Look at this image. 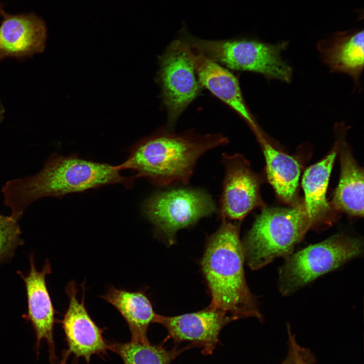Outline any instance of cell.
<instances>
[{
	"label": "cell",
	"mask_w": 364,
	"mask_h": 364,
	"mask_svg": "<svg viewBox=\"0 0 364 364\" xmlns=\"http://www.w3.org/2000/svg\"><path fill=\"white\" fill-rule=\"evenodd\" d=\"M120 165L113 166L77 156H52L35 175L12 180L2 189L10 215L18 220L30 204L45 197H60L109 184L130 186L131 178L122 176Z\"/></svg>",
	"instance_id": "cell-1"
},
{
	"label": "cell",
	"mask_w": 364,
	"mask_h": 364,
	"mask_svg": "<svg viewBox=\"0 0 364 364\" xmlns=\"http://www.w3.org/2000/svg\"><path fill=\"white\" fill-rule=\"evenodd\" d=\"M208 240L201 261L211 296L208 307L226 312L237 320L262 319L256 299L247 285L245 260L240 238V225L224 218Z\"/></svg>",
	"instance_id": "cell-2"
},
{
	"label": "cell",
	"mask_w": 364,
	"mask_h": 364,
	"mask_svg": "<svg viewBox=\"0 0 364 364\" xmlns=\"http://www.w3.org/2000/svg\"><path fill=\"white\" fill-rule=\"evenodd\" d=\"M228 143L221 133H163L135 146L120 166L135 170L138 176L158 186L187 185L198 159L207 151Z\"/></svg>",
	"instance_id": "cell-3"
},
{
	"label": "cell",
	"mask_w": 364,
	"mask_h": 364,
	"mask_svg": "<svg viewBox=\"0 0 364 364\" xmlns=\"http://www.w3.org/2000/svg\"><path fill=\"white\" fill-rule=\"evenodd\" d=\"M313 226L304 205L263 209L242 243L248 265L257 270L277 257L287 258Z\"/></svg>",
	"instance_id": "cell-4"
},
{
	"label": "cell",
	"mask_w": 364,
	"mask_h": 364,
	"mask_svg": "<svg viewBox=\"0 0 364 364\" xmlns=\"http://www.w3.org/2000/svg\"><path fill=\"white\" fill-rule=\"evenodd\" d=\"M183 39L192 49L231 69L259 73L268 80H292V68L281 56L287 41L272 44L248 39L210 40L186 33Z\"/></svg>",
	"instance_id": "cell-5"
},
{
	"label": "cell",
	"mask_w": 364,
	"mask_h": 364,
	"mask_svg": "<svg viewBox=\"0 0 364 364\" xmlns=\"http://www.w3.org/2000/svg\"><path fill=\"white\" fill-rule=\"evenodd\" d=\"M362 249V242L359 239L338 235L291 254L279 269L280 292L284 296L291 295L359 256Z\"/></svg>",
	"instance_id": "cell-6"
},
{
	"label": "cell",
	"mask_w": 364,
	"mask_h": 364,
	"mask_svg": "<svg viewBox=\"0 0 364 364\" xmlns=\"http://www.w3.org/2000/svg\"><path fill=\"white\" fill-rule=\"evenodd\" d=\"M216 210L214 201L205 191L188 188L158 193L145 205L146 215L169 244L174 243L178 231L194 225Z\"/></svg>",
	"instance_id": "cell-7"
},
{
	"label": "cell",
	"mask_w": 364,
	"mask_h": 364,
	"mask_svg": "<svg viewBox=\"0 0 364 364\" xmlns=\"http://www.w3.org/2000/svg\"><path fill=\"white\" fill-rule=\"evenodd\" d=\"M162 98L173 127L181 113L200 94L201 85L190 48L184 39L173 41L160 60Z\"/></svg>",
	"instance_id": "cell-8"
},
{
	"label": "cell",
	"mask_w": 364,
	"mask_h": 364,
	"mask_svg": "<svg viewBox=\"0 0 364 364\" xmlns=\"http://www.w3.org/2000/svg\"><path fill=\"white\" fill-rule=\"evenodd\" d=\"M66 292L69 304L60 323L67 347L62 352L60 364H67L71 355L73 356V364H77L80 358H83L87 364H89L94 355L102 358L107 355L108 343L103 338V330L96 325L86 310L84 290L81 301L77 298V288L74 281L67 284Z\"/></svg>",
	"instance_id": "cell-9"
},
{
	"label": "cell",
	"mask_w": 364,
	"mask_h": 364,
	"mask_svg": "<svg viewBox=\"0 0 364 364\" xmlns=\"http://www.w3.org/2000/svg\"><path fill=\"white\" fill-rule=\"evenodd\" d=\"M225 175L219 201V215L240 221L260 204V182L247 160L240 154H222Z\"/></svg>",
	"instance_id": "cell-10"
},
{
	"label": "cell",
	"mask_w": 364,
	"mask_h": 364,
	"mask_svg": "<svg viewBox=\"0 0 364 364\" xmlns=\"http://www.w3.org/2000/svg\"><path fill=\"white\" fill-rule=\"evenodd\" d=\"M236 320L226 312L208 306L199 311L177 316L156 314L153 323L164 326L168 338L175 343L190 341L194 346L201 348L203 354L208 355L217 344L222 329Z\"/></svg>",
	"instance_id": "cell-11"
},
{
	"label": "cell",
	"mask_w": 364,
	"mask_h": 364,
	"mask_svg": "<svg viewBox=\"0 0 364 364\" xmlns=\"http://www.w3.org/2000/svg\"><path fill=\"white\" fill-rule=\"evenodd\" d=\"M30 270L24 276L20 271L18 275L24 281L27 299V312L23 317L31 324L36 336L35 350L38 354L41 342L45 339L48 345L49 360L51 364H59L56 355L54 339V326L55 311L50 296L46 281L47 275L52 269L48 259L45 261L42 269L35 267L33 255L29 257Z\"/></svg>",
	"instance_id": "cell-12"
},
{
	"label": "cell",
	"mask_w": 364,
	"mask_h": 364,
	"mask_svg": "<svg viewBox=\"0 0 364 364\" xmlns=\"http://www.w3.org/2000/svg\"><path fill=\"white\" fill-rule=\"evenodd\" d=\"M190 49L201 85L235 111L247 123L256 137L263 134L244 100L237 77L222 65Z\"/></svg>",
	"instance_id": "cell-13"
},
{
	"label": "cell",
	"mask_w": 364,
	"mask_h": 364,
	"mask_svg": "<svg viewBox=\"0 0 364 364\" xmlns=\"http://www.w3.org/2000/svg\"><path fill=\"white\" fill-rule=\"evenodd\" d=\"M0 25V61L7 57L24 58L42 53L47 28L44 21L33 12L7 14Z\"/></svg>",
	"instance_id": "cell-14"
},
{
	"label": "cell",
	"mask_w": 364,
	"mask_h": 364,
	"mask_svg": "<svg viewBox=\"0 0 364 364\" xmlns=\"http://www.w3.org/2000/svg\"><path fill=\"white\" fill-rule=\"evenodd\" d=\"M320 57L331 72L345 73L360 85L364 66L363 31H347L335 34L317 45Z\"/></svg>",
	"instance_id": "cell-15"
},
{
	"label": "cell",
	"mask_w": 364,
	"mask_h": 364,
	"mask_svg": "<svg viewBox=\"0 0 364 364\" xmlns=\"http://www.w3.org/2000/svg\"><path fill=\"white\" fill-rule=\"evenodd\" d=\"M112 304L123 316L129 329L131 340L148 343V329L156 313L152 304L142 291L131 292L110 287L101 297Z\"/></svg>",
	"instance_id": "cell-16"
},
{
	"label": "cell",
	"mask_w": 364,
	"mask_h": 364,
	"mask_svg": "<svg viewBox=\"0 0 364 364\" xmlns=\"http://www.w3.org/2000/svg\"><path fill=\"white\" fill-rule=\"evenodd\" d=\"M266 161L267 179L276 193L285 202L291 203L295 198L300 169L292 157L274 148L264 134L258 138Z\"/></svg>",
	"instance_id": "cell-17"
},
{
	"label": "cell",
	"mask_w": 364,
	"mask_h": 364,
	"mask_svg": "<svg viewBox=\"0 0 364 364\" xmlns=\"http://www.w3.org/2000/svg\"><path fill=\"white\" fill-rule=\"evenodd\" d=\"M336 156V152L333 151L321 161L309 166L303 176L304 205L313 225L324 218L329 208L326 194Z\"/></svg>",
	"instance_id": "cell-18"
},
{
	"label": "cell",
	"mask_w": 364,
	"mask_h": 364,
	"mask_svg": "<svg viewBox=\"0 0 364 364\" xmlns=\"http://www.w3.org/2000/svg\"><path fill=\"white\" fill-rule=\"evenodd\" d=\"M341 175L333 204L340 210L358 216L363 214V172L347 151L341 155Z\"/></svg>",
	"instance_id": "cell-19"
},
{
	"label": "cell",
	"mask_w": 364,
	"mask_h": 364,
	"mask_svg": "<svg viewBox=\"0 0 364 364\" xmlns=\"http://www.w3.org/2000/svg\"><path fill=\"white\" fill-rule=\"evenodd\" d=\"M109 350L120 357L124 364H170L183 352L194 347L192 344L167 350L162 344H153L131 340L108 343Z\"/></svg>",
	"instance_id": "cell-20"
},
{
	"label": "cell",
	"mask_w": 364,
	"mask_h": 364,
	"mask_svg": "<svg viewBox=\"0 0 364 364\" xmlns=\"http://www.w3.org/2000/svg\"><path fill=\"white\" fill-rule=\"evenodd\" d=\"M17 220L0 215V260L10 255L21 244Z\"/></svg>",
	"instance_id": "cell-21"
},
{
	"label": "cell",
	"mask_w": 364,
	"mask_h": 364,
	"mask_svg": "<svg viewBox=\"0 0 364 364\" xmlns=\"http://www.w3.org/2000/svg\"><path fill=\"white\" fill-rule=\"evenodd\" d=\"M288 328L289 334V347L291 349L294 358L295 364H309L306 359L302 348L297 344L295 336L290 331L289 327Z\"/></svg>",
	"instance_id": "cell-22"
},
{
	"label": "cell",
	"mask_w": 364,
	"mask_h": 364,
	"mask_svg": "<svg viewBox=\"0 0 364 364\" xmlns=\"http://www.w3.org/2000/svg\"><path fill=\"white\" fill-rule=\"evenodd\" d=\"M289 348L288 355L282 364H295L293 352L289 347Z\"/></svg>",
	"instance_id": "cell-23"
},
{
	"label": "cell",
	"mask_w": 364,
	"mask_h": 364,
	"mask_svg": "<svg viewBox=\"0 0 364 364\" xmlns=\"http://www.w3.org/2000/svg\"><path fill=\"white\" fill-rule=\"evenodd\" d=\"M4 114L5 109L2 102L0 101V123H1L4 117Z\"/></svg>",
	"instance_id": "cell-24"
},
{
	"label": "cell",
	"mask_w": 364,
	"mask_h": 364,
	"mask_svg": "<svg viewBox=\"0 0 364 364\" xmlns=\"http://www.w3.org/2000/svg\"><path fill=\"white\" fill-rule=\"evenodd\" d=\"M6 15H7V13L4 10L2 4L0 3V15L4 17Z\"/></svg>",
	"instance_id": "cell-25"
}]
</instances>
